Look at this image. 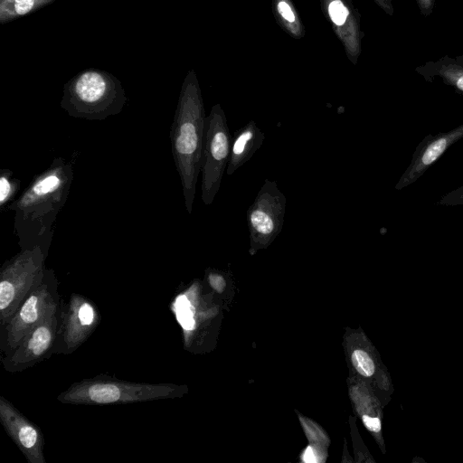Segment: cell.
<instances>
[{"instance_id": "6", "label": "cell", "mask_w": 463, "mask_h": 463, "mask_svg": "<svg viewBox=\"0 0 463 463\" xmlns=\"http://www.w3.org/2000/svg\"><path fill=\"white\" fill-rule=\"evenodd\" d=\"M59 282L54 271L45 270L42 281L22 302L7 325L0 329L2 355L13 351L41 322L61 307Z\"/></svg>"}, {"instance_id": "14", "label": "cell", "mask_w": 463, "mask_h": 463, "mask_svg": "<svg viewBox=\"0 0 463 463\" xmlns=\"http://www.w3.org/2000/svg\"><path fill=\"white\" fill-rule=\"evenodd\" d=\"M56 0H0V23H9L30 14Z\"/></svg>"}, {"instance_id": "3", "label": "cell", "mask_w": 463, "mask_h": 463, "mask_svg": "<svg viewBox=\"0 0 463 463\" xmlns=\"http://www.w3.org/2000/svg\"><path fill=\"white\" fill-rule=\"evenodd\" d=\"M127 100L116 76L92 68L80 71L64 84L60 105L71 117L103 120L119 114Z\"/></svg>"}, {"instance_id": "11", "label": "cell", "mask_w": 463, "mask_h": 463, "mask_svg": "<svg viewBox=\"0 0 463 463\" xmlns=\"http://www.w3.org/2000/svg\"><path fill=\"white\" fill-rule=\"evenodd\" d=\"M0 422L29 463H46L43 432L3 395L0 396Z\"/></svg>"}, {"instance_id": "13", "label": "cell", "mask_w": 463, "mask_h": 463, "mask_svg": "<svg viewBox=\"0 0 463 463\" xmlns=\"http://www.w3.org/2000/svg\"><path fill=\"white\" fill-rule=\"evenodd\" d=\"M264 139V133L253 120L239 128L232 139L230 158L226 168L227 175H232L249 161L262 146Z\"/></svg>"}, {"instance_id": "7", "label": "cell", "mask_w": 463, "mask_h": 463, "mask_svg": "<svg viewBox=\"0 0 463 463\" xmlns=\"http://www.w3.org/2000/svg\"><path fill=\"white\" fill-rule=\"evenodd\" d=\"M232 137L227 118L220 105L206 116L202 156L201 198L205 205L213 203L221 187L230 158Z\"/></svg>"}, {"instance_id": "18", "label": "cell", "mask_w": 463, "mask_h": 463, "mask_svg": "<svg viewBox=\"0 0 463 463\" xmlns=\"http://www.w3.org/2000/svg\"><path fill=\"white\" fill-rule=\"evenodd\" d=\"M208 282L210 286L218 293H222L226 288V280L224 277L219 273H209Z\"/></svg>"}, {"instance_id": "17", "label": "cell", "mask_w": 463, "mask_h": 463, "mask_svg": "<svg viewBox=\"0 0 463 463\" xmlns=\"http://www.w3.org/2000/svg\"><path fill=\"white\" fill-rule=\"evenodd\" d=\"M328 13L333 23L338 26L345 24L349 12L340 0H334L329 4Z\"/></svg>"}, {"instance_id": "1", "label": "cell", "mask_w": 463, "mask_h": 463, "mask_svg": "<svg viewBox=\"0 0 463 463\" xmlns=\"http://www.w3.org/2000/svg\"><path fill=\"white\" fill-rule=\"evenodd\" d=\"M72 180L73 163L56 157L7 206L14 212V232L21 249L40 246L49 253L52 225L67 201Z\"/></svg>"}, {"instance_id": "12", "label": "cell", "mask_w": 463, "mask_h": 463, "mask_svg": "<svg viewBox=\"0 0 463 463\" xmlns=\"http://www.w3.org/2000/svg\"><path fill=\"white\" fill-rule=\"evenodd\" d=\"M463 137V124L448 132L429 134L417 146L412 158L395 185L402 190L416 182L442 155Z\"/></svg>"}, {"instance_id": "5", "label": "cell", "mask_w": 463, "mask_h": 463, "mask_svg": "<svg viewBox=\"0 0 463 463\" xmlns=\"http://www.w3.org/2000/svg\"><path fill=\"white\" fill-rule=\"evenodd\" d=\"M48 254L40 247L21 249L0 270V329L43 279Z\"/></svg>"}, {"instance_id": "2", "label": "cell", "mask_w": 463, "mask_h": 463, "mask_svg": "<svg viewBox=\"0 0 463 463\" xmlns=\"http://www.w3.org/2000/svg\"><path fill=\"white\" fill-rule=\"evenodd\" d=\"M205 111L199 86L193 75L184 80L174 120L170 140L174 162L179 175L184 205L192 213L198 175L201 172Z\"/></svg>"}, {"instance_id": "9", "label": "cell", "mask_w": 463, "mask_h": 463, "mask_svg": "<svg viewBox=\"0 0 463 463\" xmlns=\"http://www.w3.org/2000/svg\"><path fill=\"white\" fill-rule=\"evenodd\" d=\"M61 307L35 326L13 351L1 356L6 372H23L54 354L61 322Z\"/></svg>"}, {"instance_id": "8", "label": "cell", "mask_w": 463, "mask_h": 463, "mask_svg": "<svg viewBox=\"0 0 463 463\" xmlns=\"http://www.w3.org/2000/svg\"><path fill=\"white\" fill-rule=\"evenodd\" d=\"M286 204V196L277 182L265 179L246 214L251 254L268 248L280 233Z\"/></svg>"}, {"instance_id": "20", "label": "cell", "mask_w": 463, "mask_h": 463, "mask_svg": "<svg viewBox=\"0 0 463 463\" xmlns=\"http://www.w3.org/2000/svg\"><path fill=\"white\" fill-rule=\"evenodd\" d=\"M303 460L305 462H315L316 461L315 453L310 447L307 448V449L305 450L304 455H303Z\"/></svg>"}, {"instance_id": "4", "label": "cell", "mask_w": 463, "mask_h": 463, "mask_svg": "<svg viewBox=\"0 0 463 463\" xmlns=\"http://www.w3.org/2000/svg\"><path fill=\"white\" fill-rule=\"evenodd\" d=\"M185 390L174 383H135L98 375L71 383L57 401L72 405L132 403L181 396Z\"/></svg>"}, {"instance_id": "19", "label": "cell", "mask_w": 463, "mask_h": 463, "mask_svg": "<svg viewBox=\"0 0 463 463\" xmlns=\"http://www.w3.org/2000/svg\"><path fill=\"white\" fill-rule=\"evenodd\" d=\"M278 10L279 14L282 15V17L288 22L292 23L295 21L294 13L292 12L290 6L285 1H280L278 4Z\"/></svg>"}, {"instance_id": "16", "label": "cell", "mask_w": 463, "mask_h": 463, "mask_svg": "<svg viewBox=\"0 0 463 463\" xmlns=\"http://www.w3.org/2000/svg\"><path fill=\"white\" fill-rule=\"evenodd\" d=\"M19 182L13 177V173L9 169H5L0 175V207L3 208L10 201H14V197L17 193Z\"/></svg>"}, {"instance_id": "15", "label": "cell", "mask_w": 463, "mask_h": 463, "mask_svg": "<svg viewBox=\"0 0 463 463\" xmlns=\"http://www.w3.org/2000/svg\"><path fill=\"white\" fill-rule=\"evenodd\" d=\"M351 360L354 369L365 378L374 377L378 370L383 372L381 368L377 367L375 360L365 350H354Z\"/></svg>"}, {"instance_id": "10", "label": "cell", "mask_w": 463, "mask_h": 463, "mask_svg": "<svg viewBox=\"0 0 463 463\" xmlns=\"http://www.w3.org/2000/svg\"><path fill=\"white\" fill-rule=\"evenodd\" d=\"M100 316L87 297L72 293L61 307V322L54 354H71L79 349L94 333Z\"/></svg>"}]
</instances>
